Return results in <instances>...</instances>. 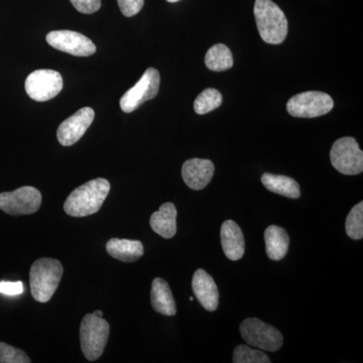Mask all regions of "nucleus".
<instances>
[{"label":"nucleus","mask_w":363,"mask_h":363,"mask_svg":"<svg viewBox=\"0 0 363 363\" xmlns=\"http://www.w3.org/2000/svg\"><path fill=\"white\" fill-rule=\"evenodd\" d=\"M111 192V184L106 179L91 180L73 191L67 198L64 210L73 217H85L95 214Z\"/></svg>","instance_id":"obj_1"},{"label":"nucleus","mask_w":363,"mask_h":363,"mask_svg":"<svg viewBox=\"0 0 363 363\" xmlns=\"http://www.w3.org/2000/svg\"><path fill=\"white\" fill-rule=\"evenodd\" d=\"M260 38L267 44L279 45L288 35L286 14L272 0H257L253 9Z\"/></svg>","instance_id":"obj_2"},{"label":"nucleus","mask_w":363,"mask_h":363,"mask_svg":"<svg viewBox=\"0 0 363 363\" xmlns=\"http://www.w3.org/2000/svg\"><path fill=\"white\" fill-rule=\"evenodd\" d=\"M63 272L59 260L49 257L35 260L30 271L33 298L40 303L49 302L58 289Z\"/></svg>","instance_id":"obj_3"},{"label":"nucleus","mask_w":363,"mask_h":363,"mask_svg":"<svg viewBox=\"0 0 363 363\" xmlns=\"http://www.w3.org/2000/svg\"><path fill=\"white\" fill-rule=\"evenodd\" d=\"M111 326L104 317L87 314L81 322L80 340L83 354L94 362L104 354L108 341Z\"/></svg>","instance_id":"obj_4"},{"label":"nucleus","mask_w":363,"mask_h":363,"mask_svg":"<svg viewBox=\"0 0 363 363\" xmlns=\"http://www.w3.org/2000/svg\"><path fill=\"white\" fill-rule=\"evenodd\" d=\"M240 334L250 346L264 351L276 352L283 346L284 336L277 329L257 318H248L240 324Z\"/></svg>","instance_id":"obj_5"},{"label":"nucleus","mask_w":363,"mask_h":363,"mask_svg":"<svg viewBox=\"0 0 363 363\" xmlns=\"http://www.w3.org/2000/svg\"><path fill=\"white\" fill-rule=\"evenodd\" d=\"M332 166L343 175H359L363 171V152L355 138H341L332 145Z\"/></svg>","instance_id":"obj_6"},{"label":"nucleus","mask_w":363,"mask_h":363,"mask_svg":"<svg viewBox=\"0 0 363 363\" xmlns=\"http://www.w3.org/2000/svg\"><path fill=\"white\" fill-rule=\"evenodd\" d=\"M334 101L330 95L320 91H307L291 98L286 104V111L298 118H315L329 113L333 109Z\"/></svg>","instance_id":"obj_7"},{"label":"nucleus","mask_w":363,"mask_h":363,"mask_svg":"<svg viewBox=\"0 0 363 363\" xmlns=\"http://www.w3.org/2000/svg\"><path fill=\"white\" fill-rule=\"evenodd\" d=\"M161 76L155 68H149L133 88L121 97V108L125 113L136 111L145 102L154 99L159 93Z\"/></svg>","instance_id":"obj_8"},{"label":"nucleus","mask_w":363,"mask_h":363,"mask_svg":"<svg viewBox=\"0 0 363 363\" xmlns=\"http://www.w3.org/2000/svg\"><path fill=\"white\" fill-rule=\"evenodd\" d=\"M42 194L37 188L25 186L0 194V210L13 216L30 215L40 209Z\"/></svg>","instance_id":"obj_9"},{"label":"nucleus","mask_w":363,"mask_h":363,"mask_svg":"<svg viewBox=\"0 0 363 363\" xmlns=\"http://www.w3.org/2000/svg\"><path fill=\"white\" fill-rule=\"evenodd\" d=\"M63 78L59 72L40 69L30 73L26 80V91L35 101L45 102L57 96L63 89Z\"/></svg>","instance_id":"obj_10"},{"label":"nucleus","mask_w":363,"mask_h":363,"mask_svg":"<svg viewBox=\"0 0 363 363\" xmlns=\"http://www.w3.org/2000/svg\"><path fill=\"white\" fill-rule=\"evenodd\" d=\"M45 40L55 49L76 57H89L96 52L92 40L73 30H54L48 33Z\"/></svg>","instance_id":"obj_11"},{"label":"nucleus","mask_w":363,"mask_h":363,"mask_svg":"<svg viewBox=\"0 0 363 363\" xmlns=\"http://www.w3.org/2000/svg\"><path fill=\"white\" fill-rule=\"evenodd\" d=\"M95 112L91 107H83L60 124L57 138L64 147L79 142L94 121Z\"/></svg>","instance_id":"obj_12"},{"label":"nucleus","mask_w":363,"mask_h":363,"mask_svg":"<svg viewBox=\"0 0 363 363\" xmlns=\"http://www.w3.org/2000/svg\"><path fill=\"white\" fill-rule=\"evenodd\" d=\"M215 167L210 160L191 159L184 162L182 177L186 185L192 190L206 188L213 178Z\"/></svg>","instance_id":"obj_13"},{"label":"nucleus","mask_w":363,"mask_h":363,"mask_svg":"<svg viewBox=\"0 0 363 363\" xmlns=\"http://www.w3.org/2000/svg\"><path fill=\"white\" fill-rule=\"evenodd\" d=\"M196 298L207 311H216L219 305V291L213 278L206 271L198 269L192 279Z\"/></svg>","instance_id":"obj_14"},{"label":"nucleus","mask_w":363,"mask_h":363,"mask_svg":"<svg viewBox=\"0 0 363 363\" xmlns=\"http://www.w3.org/2000/svg\"><path fill=\"white\" fill-rule=\"evenodd\" d=\"M220 238L222 248L227 259L240 260L245 252V240L242 230L233 220H226L221 226Z\"/></svg>","instance_id":"obj_15"},{"label":"nucleus","mask_w":363,"mask_h":363,"mask_svg":"<svg viewBox=\"0 0 363 363\" xmlns=\"http://www.w3.org/2000/svg\"><path fill=\"white\" fill-rule=\"evenodd\" d=\"M150 302L155 311L164 316H175V298L169 284L164 279L156 278L152 281Z\"/></svg>","instance_id":"obj_16"},{"label":"nucleus","mask_w":363,"mask_h":363,"mask_svg":"<svg viewBox=\"0 0 363 363\" xmlns=\"http://www.w3.org/2000/svg\"><path fill=\"white\" fill-rule=\"evenodd\" d=\"M177 209L173 203H164L159 211L150 216V224L152 230L162 238L169 240L177 233Z\"/></svg>","instance_id":"obj_17"},{"label":"nucleus","mask_w":363,"mask_h":363,"mask_svg":"<svg viewBox=\"0 0 363 363\" xmlns=\"http://www.w3.org/2000/svg\"><path fill=\"white\" fill-rule=\"evenodd\" d=\"M264 242L269 259L279 262L288 253L290 236L283 227L271 225L264 231Z\"/></svg>","instance_id":"obj_18"},{"label":"nucleus","mask_w":363,"mask_h":363,"mask_svg":"<svg viewBox=\"0 0 363 363\" xmlns=\"http://www.w3.org/2000/svg\"><path fill=\"white\" fill-rule=\"evenodd\" d=\"M106 250L112 257L123 262H135L143 255V245L140 240L111 238L107 242Z\"/></svg>","instance_id":"obj_19"},{"label":"nucleus","mask_w":363,"mask_h":363,"mask_svg":"<svg viewBox=\"0 0 363 363\" xmlns=\"http://www.w3.org/2000/svg\"><path fill=\"white\" fill-rule=\"evenodd\" d=\"M262 183L269 192L276 193L291 199L300 198V185L297 181L290 177L264 173L262 177Z\"/></svg>","instance_id":"obj_20"},{"label":"nucleus","mask_w":363,"mask_h":363,"mask_svg":"<svg viewBox=\"0 0 363 363\" xmlns=\"http://www.w3.org/2000/svg\"><path fill=\"white\" fill-rule=\"evenodd\" d=\"M205 65L209 70L214 72L229 70L233 66V52L225 45H214L208 50L205 56Z\"/></svg>","instance_id":"obj_21"},{"label":"nucleus","mask_w":363,"mask_h":363,"mask_svg":"<svg viewBox=\"0 0 363 363\" xmlns=\"http://www.w3.org/2000/svg\"><path fill=\"white\" fill-rule=\"evenodd\" d=\"M222 95L218 90L214 88H207L202 91L194 102V111L199 116L209 113V112L218 108L222 104Z\"/></svg>","instance_id":"obj_22"},{"label":"nucleus","mask_w":363,"mask_h":363,"mask_svg":"<svg viewBox=\"0 0 363 363\" xmlns=\"http://www.w3.org/2000/svg\"><path fill=\"white\" fill-rule=\"evenodd\" d=\"M346 233L351 240H360L363 238V202L351 209L345 222Z\"/></svg>","instance_id":"obj_23"},{"label":"nucleus","mask_w":363,"mask_h":363,"mask_svg":"<svg viewBox=\"0 0 363 363\" xmlns=\"http://www.w3.org/2000/svg\"><path fill=\"white\" fill-rule=\"evenodd\" d=\"M234 363H269L271 359L266 353L257 348L240 344L234 350Z\"/></svg>","instance_id":"obj_24"},{"label":"nucleus","mask_w":363,"mask_h":363,"mask_svg":"<svg viewBox=\"0 0 363 363\" xmlns=\"http://www.w3.org/2000/svg\"><path fill=\"white\" fill-rule=\"evenodd\" d=\"M30 359L25 351L0 342V363H30Z\"/></svg>","instance_id":"obj_25"},{"label":"nucleus","mask_w":363,"mask_h":363,"mask_svg":"<svg viewBox=\"0 0 363 363\" xmlns=\"http://www.w3.org/2000/svg\"><path fill=\"white\" fill-rule=\"evenodd\" d=\"M121 13L126 18H131L142 11L145 0H117Z\"/></svg>","instance_id":"obj_26"},{"label":"nucleus","mask_w":363,"mask_h":363,"mask_svg":"<svg viewBox=\"0 0 363 363\" xmlns=\"http://www.w3.org/2000/svg\"><path fill=\"white\" fill-rule=\"evenodd\" d=\"M70 1L81 13H94L101 7V0H70Z\"/></svg>","instance_id":"obj_27"},{"label":"nucleus","mask_w":363,"mask_h":363,"mask_svg":"<svg viewBox=\"0 0 363 363\" xmlns=\"http://www.w3.org/2000/svg\"><path fill=\"white\" fill-rule=\"evenodd\" d=\"M25 289L21 281H0V293L6 296H18L23 293Z\"/></svg>","instance_id":"obj_28"},{"label":"nucleus","mask_w":363,"mask_h":363,"mask_svg":"<svg viewBox=\"0 0 363 363\" xmlns=\"http://www.w3.org/2000/svg\"><path fill=\"white\" fill-rule=\"evenodd\" d=\"M93 314L96 315L98 317H104V313L99 311V310H97V311H95Z\"/></svg>","instance_id":"obj_29"},{"label":"nucleus","mask_w":363,"mask_h":363,"mask_svg":"<svg viewBox=\"0 0 363 363\" xmlns=\"http://www.w3.org/2000/svg\"><path fill=\"white\" fill-rule=\"evenodd\" d=\"M168 2H171V4H174V2L180 1V0H167Z\"/></svg>","instance_id":"obj_30"},{"label":"nucleus","mask_w":363,"mask_h":363,"mask_svg":"<svg viewBox=\"0 0 363 363\" xmlns=\"http://www.w3.org/2000/svg\"><path fill=\"white\" fill-rule=\"evenodd\" d=\"M190 301H194V298L190 297Z\"/></svg>","instance_id":"obj_31"}]
</instances>
